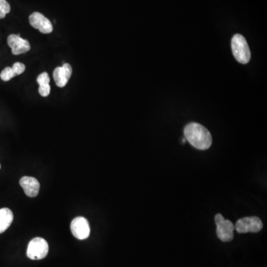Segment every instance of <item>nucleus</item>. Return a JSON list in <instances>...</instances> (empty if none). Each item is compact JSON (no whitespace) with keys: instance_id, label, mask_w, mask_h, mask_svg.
I'll return each instance as SVG.
<instances>
[{"instance_id":"obj_1","label":"nucleus","mask_w":267,"mask_h":267,"mask_svg":"<svg viewBox=\"0 0 267 267\" xmlns=\"http://www.w3.org/2000/svg\"><path fill=\"white\" fill-rule=\"evenodd\" d=\"M185 139L200 150L209 149L212 144L211 135L207 128L197 122L189 123L184 128Z\"/></svg>"},{"instance_id":"obj_2","label":"nucleus","mask_w":267,"mask_h":267,"mask_svg":"<svg viewBox=\"0 0 267 267\" xmlns=\"http://www.w3.org/2000/svg\"><path fill=\"white\" fill-rule=\"evenodd\" d=\"M232 50L238 63L246 64L251 59V52L246 39L241 34L234 35L232 39Z\"/></svg>"},{"instance_id":"obj_3","label":"nucleus","mask_w":267,"mask_h":267,"mask_svg":"<svg viewBox=\"0 0 267 267\" xmlns=\"http://www.w3.org/2000/svg\"><path fill=\"white\" fill-rule=\"evenodd\" d=\"M49 244L42 238H35L30 241L27 249V256L31 260H41L48 255Z\"/></svg>"},{"instance_id":"obj_4","label":"nucleus","mask_w":267,"mask_h":267,"mask_svg":"<svg viewBox=\"0 0 267 267\" xmlns=\"http://www.w3.org/2000/svg\"><path fill=\"white\" fill-rule=\"evenodd\" d=\"M215 224L217 226V235L219 239L224 242L231 241L234 238L235 226L229 220H225L222 214L215 215Z\"/></svg>"},{"instance_id":"obj_5","label":"nucleus","mask_w":267,"mask_h":267,"mask_svg":"<svg viewBox=\"0 0 267 267\" xmlns=\"http://www.w3.org/2000/svg\"><path fill=\"white\" fill-rule=\"evenodd\" d=\"M235 228L238 233H256L263 229V223L259 217H246L238 220Z\"/></svg>"},{"instance_id":"obj_6","label":"nucleus","mask_w":267,"mask_h":267,"mask_svg":"<svg viewBox=\"0 0 267 267\" xmlns=\"http://www.w3.org/2000/svg\"><path fill=\"white\" fill-rule=\"evenodd\" d=\"M73 235L79 240H85L90 235V227L88 220L83 217H77L71 223Z\"/></svg>"},{"instance_id":"obj_7","label":"nucleus","mask_w":267,"mask_h":267,"mask_svg":"<svg viewBox=\"0 0 267 267\" xmlns=\"http://www.w3.org/2000/svg\"><path fill=\"white\" fill-rule=\"evenodd\" d=\"M31 26L39 30L41 33L47 34L53 31V25L49 19L39 12H33L29 17Z\"/></svg>"},{"instance_id":"obj_8","label":"nucleus","mask_w":267,"mask_h":267,"mask_svg":"<svg viewBox=\"0 0 267 267\" xmlns=\"http://www.w3.org/2000/svg\"><path fill=\"white\" fill-rule=\"evenodd\" d=\"M7 42L14 55H20L26 53L31 49L29 42L27 39H22L20 35H9Z\"/></svg>"},{"instance_id":"obj_9","label":"nucleus","mask_w":267,"mask_h":267,"mask_svg":"<svg viewBox=\"0 0 267 267\" xmlns=\"http://www.w3.org/2000/svg\"><path fill=\"white\" fill-rule=\"evenodd\" d=\"M72 74V68L68 63H64L63 66L57 67L54 71L53 77L56 84L60 88H63L68 83Z\"/></svg>"},{"instance_id":"obj_10","label":"nucleus","mask_w":267,"mask_h":267,"mask_svg":"<svg viewBox=\"0 0 267 267\" xmlns=\"http://www.w3.org/2000/svg\"><path fill=\"white\" fill-rule=\"evenodd\" d=\"M20 184L27 196L35 198L39 194L40 184L36 178L25 176L20 179Z\"/></svg>"},{"instance_id":"obj_11","label":"nucleus","mask_w":267,"mask_h":267,"mask_svg":"<svg viewBox=\"0 0 267 267\" xmlns=\"http://www.w3.org/2000/svg\"><path fill=\"white\" fill-rule=\"evenodd\" d=\"M14 220V214L9 208L0 209V234L6 232Z\"/></svg>"},{"instance_id":"obj_12","label":"nucleus","mask_w":267,"mask_h":267,"mask_svg":"<svg viewBox=\"0 0 267 267\" xmlns=\"http://www.w3.org/2000/svg\"><path fill=\"white\" fill-rule=\"evenodd\" d=\"M14 77H16L15 73L14 72L12 68L11 67H6L0 74V78H1L2 80L5 81V82L11 80Z\"/></svg>"},{"instance_id":"obj_13","label":"nucleus","mask_w":267,"mask_h":267,"mask_svg":"<svg viewBox=\"0 0 267 267\" xmlns=\"http://www.w3.org/2000/svg\"><path fill=\"white\" fill-rule=\"evenodd\" d=\"M11 11V6L6 0H0V19L6 17Z\"/></svg>"},{"instance_id":"obj_14","label":"nucleus","mask_w":267,"mask_h":267,"mask_svg":"<svg viewBox=\"0 0 267 267\" xmlns=\"http://www.w3.org/2000/svg\"><path fill=\"white\" fill-rule=\"evenodd\" d=\"M36 82L39 84V86L49 85V82H50V77H49V74L47 72H43L39 74L36 78Z\"/></svg>"},{"instance_id":"obj_15","label":"nucleus","mask_w":267,"mask_h":267,"mask_svg":"<svg viewBox=\"0 0 267 267\" xmlns=\"http://www.w3.org/2000/svg\"><path fill=\"white\" fill-rule=\"evenodd\" d=\"M12 69L15 73L16 76L20 75L25 71V66L23 63H15L13 65Z\"/></svg>"},{"instance_id":"obj_16","label":"nucleus","mask_w":267,"mask_h":267,"mask_svg":"<svg viewBox=\"0 0 267 267\" xmlns=\"http://www.w3.org/2000/svg\"><path fill=\"white\" fill-rule=\"evenodd\" d=\"M50 92L51 86L49 84V85H40V86H39V93L41 96L46 98V97L50 95Z\"/></svg>"},{"instance_id":"obj_17","label":"nucleus","mask_w":267,"mask_h":267,"mask_svg":"<svg viewBox=\"0 0 267 267\" xmlns=\"http://www.w3.org/2000/svg\"><path fill=\"white\" fill-rule=\"evenodd\" d=\"M0 168H1V165H0Z\"/></svg>"}]
</instances>
